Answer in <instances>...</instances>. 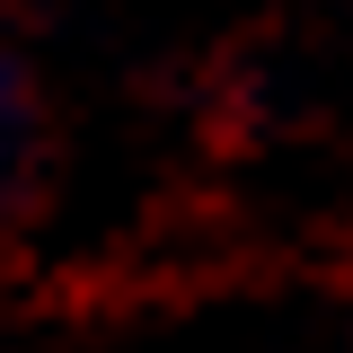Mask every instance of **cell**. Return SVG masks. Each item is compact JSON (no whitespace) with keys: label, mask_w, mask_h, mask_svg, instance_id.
Segmentation results:
<instances>
[{"label":"cell","mask_w":353,"mask_h":353,"mask_svg":"<svg viewBox=\"0 0 353 353\" xmlns=\"http://www.w3.org/2000/svg\"><path fill=\"white\" fill-rule=\"evenodd\" d=\"M27 168H36V88L18 71V53L0 44V212L18 203Z\"/></svg>","instance_id":"1"}]
</instances>
